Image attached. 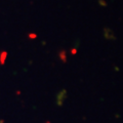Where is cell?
I'll use <instances>...</instances> for the list:
<instances>
[{
    "instance_id": "obj_1",
    "label": "cell",
    "mask_w": 123,
    "mask_h": 123,
    "mask_svg": "<svg viewBox=\"0 0 123 123\" xmlns=\"http://www.w3.org/2000/svg\"><path fill=\"white\" fill-rule=\"evenodd\" d=\"M65 98H66V90H63V95H62V92H61L60 95H57V105H62Z\"/></svg>"
},
{
    "instance_id": "obj_2",
    "label": "cell",
    "mask_w": 123,
    "mask_h": 123,
    "mask_svg": "<svg viewBox=\"0 0 123 123\" xmlns=\"http://www.w3.org/2000/svg\"><path fill=\"white\" fill-rule=\"evenodd\" d=\"M6 57H7V53H6V52H2V53H0V64H1V65L4 64Z\"/></svg>"
},
{
    "instance_id": "obj_3",
    "label": "cell",
    "mask_w": 123,
    "mask_h": 123,
    "mask_svg": "<svg viewBox=\"0 0 123 123\" xmlns=\"http://www.w3.org/2000/svg\"><path fill=\"white\" fill-rule=\"evenodd\" d=\"M60 59L64 62V63H66L67 62V56H66V51H61V53H60Z\"/></svg>"
},
{
    "instance_id": "obj_4",
    "label": "cell",
    "mask_w": 123,
    "mask_h": 123,
    "mask_svg": "<svg viewBox=\"0 0 123 123\" xmlns=\"http://www.w3.org/2000/svg\"><path fill=\"white\" fill-rule=\"evenodd\" d=\"M29 37H30L31 39H34V38H36V35H35V34H30V35H29Z\"/></svg>"
},
{
    "instance_id": "obj_5",
    "label": "cell",
    "mask_w": 123,
    "mask_h": 123,
    "mask_svg": "<svg viewBox=\"0 0 123 123\" xmlns=\"http://www.w3.org/2000/svg\"><path fill=\"white\" fill-rule=\"evenodd\" d=\"M76 52H77V49H73V50H72V53H73V54H75Z\"/></svg>"
}]
</instances>
